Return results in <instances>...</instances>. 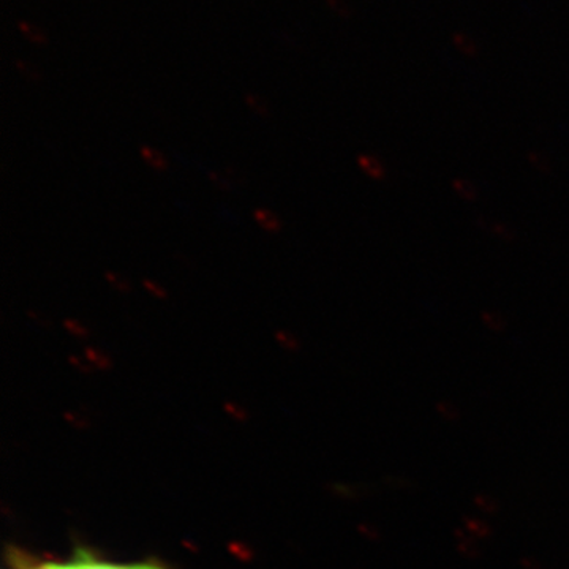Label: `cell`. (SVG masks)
I'll return each mask as SVG.
<instances>
[{"instance_id":"4","label":"cell","mask_w":569,"mask_h":569,"mask_svg":"<svg viewBox=\"0 0 569 569\" xmlns=\"http://www.w3.org/2000/svg\"><path fill=\"white\" fill-rule=\"evenodd\" d=\"M20 29H21V32L24 33L26 39L33 41V43H37V44H47L48 43L47 33L41 31L40 28H37V26L31 24V22L21 21Z\"/></svg>"},{"instance_id":"5","label":"cell","mask_w":569,"mask_h":569,"mask_svg":"<svg viewBox=\"0 0 569 569\" xmlns=\"http://www.w3.org/2000/svg\"><path fill=\"white\" fill-rule=\"evenodd\" d=\"M104 279L111 284L114 290L121 291V293H129L130 284L123 277L119 276L118 272L107 271L104 272Z\"/></svg>"},{"instance_id":"6","label":"cell","mask_w":569,"mask_h":569,"mask_svg":"<svg viewBox=\"0 0 569 569\" xmlns=\"http://www.w3.org/2000/svg\"><path fill=\"white\" fill-rule=\"evenodd\" d=\"M63 328H66L70 335L81 337V339L82 337L89 336L88 326L82 325L81 321L73 320V318H66V320H63Z\"/></svg>"},{"instance_id":"8","label":"cell","mask_w":569,"mask_h":569,"mask_svg":"<svg viewBox=\"0 0 569 569\" xmlns=\"http://www.w3.org/2000/svg\"><path fill=\"white\" fill-rule=\"evenodd\" d=\"M142 287H144V290L148 291L149 295H152L153 298L156 299L168 298L167 290H164L163 287H160V284L157 283L156 280L144 279L142 280Z\"/></svg>"},{"instance_id":"2","label":"cell","mask_w":569,"mask_h":569,"mask_svg":"<svg viewBox=\"0 0 569 569\" xmlns=\"http://www.w3.org/2000/svg\"><path fill=\"white\" fill-rule=\"evenodd\" d=\"M253 219L268 233H279L280 228H282L279 217L274 212L269 211V209H254Z\"/></svg>"},{"instance_id":"10","label":"cell","mask_w":569,"mask_h":569,"mask_svg":"<svg viewBox=\"0 0 569 569\" xmlns=\"http://www.w3.org/2000/svg\"><path fill=\"white\" fill-rule=\"evenodd\" d=\"M276 339L279 340L280 343H282L283 347H295V339L290 335H287L284 331H277L276 332Z\"/></svg>"},{"instance_id":"9","label":"cell","mask_w":569,"mask_h":569,"mask_svg":"<svg viewBox=\"0 0 569 569\" xmlns=\"http://www.w3.org/2000/svg\"><path fill=\"white\" fill-rule=\"evenodd\" d=\"M14 66H17V70L20 71L22 77L28 78V80L32 81H39L40 80V73L36 69H32L31 63L24 62V61H17L14 62Z\"/></svg>"},{"instance_id":"3","label":"cell","mask_w":569,"mask_h":569,"mask_svg":"<svg viewBox=\"0 0 569 569\" xmlns=\"http://www.w3.org/2000/svg\"><path fill=\"white\" fill-rule=\"evenodd\" d=\"M140 156L153 171H164L168 168L167 159L157 149L151 148V146H141Z\"/></svg>"},{"instance_id":"7","label":"cell","mask_w":569,"mask_h":569,"mask_svg":"<svg viewBox=\"0 0 569 569\" xmlns=\"http://www.w3.org/2000/svg\"><path fill=\"white\" fill-rule=\"evenodd\" d=\"M246 103L249 104V107L252 108V110L257 112V114H269L268 104H266V102H263V100H261L260 97L257 96V93H246Z\"/></svg>"},{"instance_id":"1","label":"cell","mask_w":569,"mask_h":569,"mask_svg":"<svg viewBox=\"0 0 569 569\" xmlns=\"http://www.w3.org/2000/svg\"><path fill=\"white\" fill-rule=\"evenodd\" d=\"M81 569H163L152 563H138V565H116L107 563V561H99L89 557L88 553H80Z\"/></svg>"}]
</instances>
